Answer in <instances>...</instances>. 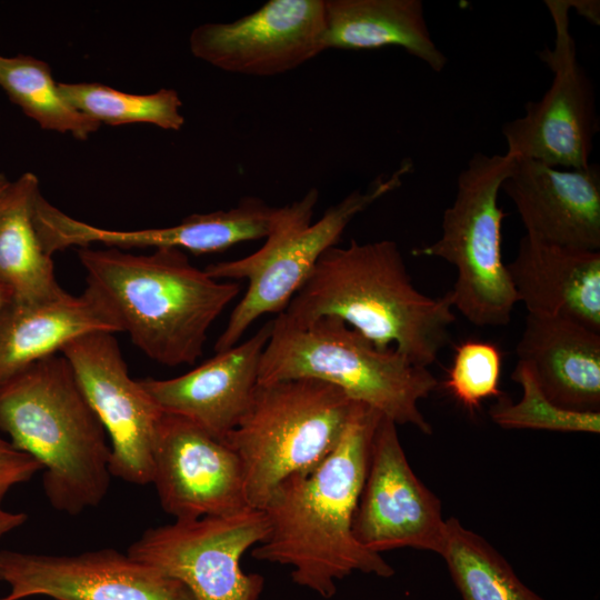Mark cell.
<instances>
[{"instance_id":"obj_1","label":"cell","mask_w":600,"mask_h":600,"mask_svg":"<svg viewBox=\"0 0 600 600\" xmlns=\"http://www.w3.org/2000/svg\"><path fill=\"white\" fill-rule=\"evenodd\" d=\"M381 417L357 401L336 448L311 471L282 482L261 509L269 531L251 556L291 567L292 581L323 599L332 598L337 581L354 571L380 578L394 574L382 556L363 548L352 531Z\"/></svg>"},{"instance_id":"obj_2","label":"cell","mask_w":600,"mask_h":600,"mask_svg":"<svg viewBox=\"0 0 600 600\" xmlns=\"http://www.w3.org/2000/svg\"><path fill=\"white\" fill-rule=\"evenodd\" d=\"M449 291L429 297L412 283L394 241L360 243L326 250L278 318L301 327L331 316L372 341L396 348L413 364L437 362L456 321Z\"/></svg>"},{"instance_id":"obj_3","label":"cell","mask_w":600,"mask_h":600,"mask_svg":"<svg viewBox=\"0 0 600 600\" xmlns=\"http://www.w3.org/2000/svg\"><path fill=\"white\" fill-rule=\"evenodd\" d=\"M87 287L111 310L121 332L163 366L193 364L208 331L241 284L194 267L184 251L133 254L117 248H80Z\"/></svg>"},{"instance_id":"obj_4","label":"cell","mask_w":600,"mask_h":600,"mask_svg":"<svg viewBox=\"0 0 600 600\" xmlns=\"http://www.w3.org/2000/svg\"><path fill=\"white\" fill-rule=\"evenodd\" d=\"M0 430L41 464L43 491L54 510L78 516L107 496L108 434L61 353L0 384Z\"/></svg>"},{"instance_id":"obj_5","label":"cell","mask_w":600,"mask_h":600,"mask_svg":"<svg viewBox=\"0 0 600 600\" xmlns=\"http://www.w3.org/2000/svg\"><path fill=\"white\" fill-rule=\"evenodd\" d=\"M294 378L330 383L397 426L432 433L419 402L438 388L437 378L396 348H378L337 317H320L301 327L278 317L272 320L258 383Z\"/></svg>"},{"instance_id":"obj_6","label":"cell","mask_w":600,"mask_h":600,"mask_svg":"<svg viewBox=\"0 0 600 600\" xmlns=\"http://www.w3.org/2000/svg\"><path fill=\"white\" fill-rule=\"evenodd\" d=\"M356 402L312 378L258 383L223 440L240 459L249 507L261 510L282 482L321 463L340 441Z\"/></svg>"},{"instance_id":"obj_7","label":"cell","mask_w":600,"mask_h":600,"mask_svg":"<svg viewBox=\"0 0 600 600\" xmlns=\"http://www.w3.org/2000/svg\"><path fill=\"white\" fill-rule=\"evenodd\" d=\"M407 160L390 176H379L366 191L354 190L312 221L319 191L310 189L284 206L283 216L256 252L206 267L218 280H247L248 287L214 343L221 352L237 343L261 316L280 313L307 280L322 253L336 246L349 223L380 198L401 186L411 170Z\"/></svg>"},{"instance_id":"obj_8","label":"cell","mask_w":600,"mask_h":600,"mask_svg":"<svg viewBox=\"0 0 600 600\" xmlns=\"http://www.w3.org/2000/svg\"><path fill=\"white\" fill-rule=\"evenodd\" d=\"M516 160L507 152L476 153L458 176L456 198L443 212L440 237L412 251L456 268L457 280L449 291L452 307L477 327L507 326L519 302L502 260L507 213L498 203L501 184Z\"/></svg>"},{"instance_id":"obj_9","label":"cell","mask_w":600,"mask_h":600,"mask_svg":"<svg viewBox=\"0 0 600 600\" xmlns=\"http://www.w3.org/2000/svg\"><path fill=\"white\" fill-rule=\"evenodd\" d=\"M268 531L264 512L246 508L147 529L127 553L180 581L194 600H258L264 579L246 573L241 558Z\"/></svg>"},{"instance_id":"obj_10","label":"cell","mask_w":600,"mask_h":600,"mask_svg":"<svg viewBox=\"0 0 600 600\" xmlns=\"http://www.w3.org/2000/svg\"><path fill=\"white\" fill-rule=\"evenodd\" d=\"M554 26V43L539 51L552 72L549 89L538 101H529L523 116L502 126L507 153L563 169L590 164L593 139L599 129L592 82L577 57L570 32L569 0H546Z\"/></svg>"},{"instance_id":"obj_11","label":"cell","mask_w":600,"mask_h":600,"mask_svg":"<svg viewBox=\"0 0 600 600\" xmlns=\"http://www.w3.org/2000/svg\"><path fill=\"white\" fill-rule=\"evenodd\" d=\"M60 353L110 440L112 477L151 483L153 449L162 411L133 380L114 333L94 331L67 343Z\"/></svg>"},{"instance_id":"obj_12","label":"cell","mask_w":600,"mask_h":600,"mask_svg":"<svg viewBox=\"0 0 600 600\" xmlns=\"http://www.w3.org/2000/svg\"><path fill=\"white\" fill-rule=\"evenodd\" d=\"M352 531L363 548L378 554L408 547L440 554L443 549L441 502L414 474L397 424L383 416L372 437Z\"/></svg>"},{"instance_id":"obj_13","label":"cell","mask_w":600,"mask_h":600,"mask_svg":"<svg viewBox=\"0 0 600 600\" xmlns=\"http://www.w3.org/2000/svg\"><path fill=\"white\" fill-rule=\"evenodd\" d=\"M324 0H270L230 22H207L189 37L191 53L230 73L272 77L326 51Z\"/></svg>"},{"instance_id":"obj_14","label":"cell","mask_w":600,"mask_h":600,"mask_svg":"<svg viewBox=\"0 0 600 600\" xmlns=\"http://www.w3.org/2000/svg\"><path fill=\"white\" fill-rule=\"evenodd\" d=\"M0 581L13 600H194L180 581L107 548L74 556L0 551Z\"/></svg>"},{"instance_id":"obj_15","label":"cell","mask_w":600,"mask_h":600,"mask_svg":"<svg viewBox=\"0 0 600 600\" xmlns=\"http://www.w3.org/2000/svg\"><path fill=\"white\" fill-rule=\"evenodd\" d=\"M161 508L174 520L228 516L249 507L242 466L223 441L191 421L162 413L152 480Z\"/></svg>"},{"instance_id":"obj_16","label":"cell","mask_w":600,"mask_h":600,"mask_svg":"<svg viewBox=\"0 0 600 600\" xmlns=\"http://www.w3.org/2000/svg\"><path fill=\"white\" fill-rule=\"evenodd\" d=\"M283 207H271L256 197L242 199L228 210L196 213L162 228L113 230L99 228L54 211L46 226L49 248L57 252L99 243L107 248H173L196 254L219 252L244 241L266 239L278 226Z\"/></svg>"},{"instance_id":"obj_17","label":"cell","mask_w":600,"mask_h":600,"mask_svg":"<svg viewBox=\"0 0 600 600\" xmlns=\"http://www.w3.org/2000/svg\"><path fill=\"white\" fill-rule=\"evenodd\" d=\"M501 190L513 202L526 236L547 243L599 251L598 164L563 169L517 159Z\"/></svg>"},{"instance_id":"obj_18","label":"cell","mask_w":600,"mask_h":600,"mask_svg":"<svg viewBox=\"0 0 600 600\" xmlns=\"http://www.w3.org/2000/svg\"><path fill=\"white\" fill-rule=\"evenodd\" d=\"M271 328L272 320L248 340L217 352L182 376L146 378L140 383L162 412L182 417L224 440L251 402Z\"/></svg>"},{"instance_id":"obj_19","label":"cell","mask_w":600,"mask_h":600,"mask_svg":"<svg viewBox=\"0 0 600 600\" xmlns=\"http://www.w3.org/2000/svg\"><path fill=\"white\" fill-rule=\"evenodd\" d=\"M507 269L529 314L577 321L600 332V252L528 236Z\"/></svg>"},{"instance_id":"obj_20","label":"cell","mask_w":600,"mask_h":600,"mask_svg":"<svg viewBox=\"0 0 600 600\" xmlns=\"http://www.w3.org/2000/svg\"><path fill=\"white\" fill-rule=\"evenodd\" d=\"M516 352L557 406L599 411L600 332L570 319L528 313Z\"/></svg>"},{"instance_id":"obj_21","label":"cell","mask_w":600,"mask_h":600,"mask_svg":"<svg viewBox=\"0 0 600 600\" xmlns=\"http://www.w3.org/2000/svg\"><path fill=\"white\" fill-rule=\"evenodd\" d=\"M121 332L107 304L88 287L37 303L10 301L0 310V384L33 362L57 354L83 334Z\"/></svg>"},{"instance_id":"obj_22","label":"cell","mask_w":600,"mask_h":600,"mask_svg":"<svg viewBox=\"0 0 600 600\" xmlns=\"http://www.w3.org/2000/svg\"><path fill=\"white\" fill-rule=\"evenodd\" d=\"M324 49L399 47L434 72L448 62L433 41L420 0H324Z\"/></svg>"},{"instance_id":"obj_23","label":"cell","mask_w":600,"mask_h":600,"mask_svg":"<svg viewBox=\"0 0 600 600\" xmlns=\"http://www.w3.org/2000/svg\"><path fill=\"white\" fill-rule=\"evenodd\" d=\"M40 184L32 172L11 182L0 199V283L12 301L37 303L67 291L59 284L51 256L47 254L33 223Z\"/></svg>"},{"instance_id":"obj_24","label":"cell","mask_w":600,"mask_h":600,"mask_svg":"<svg viewBox=\"0 0 600 600\" xmlns=\"http://www.w3.org/2000/svg\"><path fill=\"white\" fill-rule=\"evenodd\" d=\"M462 600H546L528 588L486 539L451 517L440 553Z\"/></svg>"},{"instance_id":"obj_25","label":"cell","mask_w":600,"mask_h":600,"mask_svg":"<svg viewBox=\"0 0 600 600\" xmlns=\"http://www.w3.org/2000/svg\"><path fill=\"white\" fill-rule=\"evenodd\" d=\"M0 88L43 130L86 140L101 126L62 97L50 66L32 56L0 54Z\"/></svg>"},{"instance_id":"obj_26","label":"cell","mask_w":600,"mask_h":600,"mask_svg":"<svg viewBox=\"0 0 600 600\" xmlns=\"http://www.w3.org/2000/svg\"><path fill=\"white\" fill-rule=\"evenodd\" d=\"M62 97L78 111L100 124L148 123L163 130L184 124L182 100L173 89L153 93H128L98 82H58Z\"/></svg>"},{"instance_id":"obj_27","label":"cell","mask_w":600,"mask_h":600,"mask_svg":"<svg viewBox=\"0 0 600 600\" xmlns=\"http://www.w3.org/2000/svg\"><path fill=\"white\" fill-rule=\"evenodd\" d=\"M511 378L522 389L518 402L499 397L490 408L492 421L504 429H533L556 432H600V411L566 409L541 390L528 364L518 361Z\"/></svg>"},{"instance_id":"obj_28","label":"cell","mask_w":600,"mask_h":600,"mask_svg":"<svg viewBox=\"0 0 600 600\" xmlns=\"http://www.w3.org/2000/svg\"><path fill=\"white\" fill-rule=\"evenodd\" d=\"M502 356L492 342L468 340L456 347L446 388L470 412L491 397L499 398Z\"/></svg>"},{"instance_id":"obj_29","label":"cell","mask_w":600,"mask_h":600,"mask_svg":"<svg viewBox=\"0 0 600 600\" xmlns=\"http://www.w3.org/2000/svg\"><path fill=\"white\" fill-rule=\"evenodd\" d=\"M39 471L42 467L38 461L0 437V508L11 488L29 481Z\"/></svg>"},{"instance_id":"obj_30","label":"cell","mask_w":600,"mask_h":600,"mask_svg":"<svg viewBox=\"0 0 600 600\" xmlns=\"http://www.w3.org/2000/svg\"><path fill=\"white\" fill-rule=\"evenodd\" d=\"M571 9L594 24L600 22L599 1L594 0H569Z\"/></svg>"},{"instance_id":"obj_31","label":"cell","mask_w":600,"mask_h":600,"mask_svg":"<svg viewBox=\"0 0 600 600\" xmlns=\"http://www.w3.org/2000/svg\"><path fill=\"white\" fill-rule=\"evenodd\" d=\"M27 519L24 512H11L0 508V537L21 527Z\"/></svg>"},{"instance_id":"obj_32","label":"cell","mask_w":600,"mask_h":600,"mask_svg":"<svg viewBox=\"0 0 600 600\" xmlns=\"http://www.w3.org/2000/svg\"><path fill=\"white\" fill-rule=\"evenodd\" d=\"M12 300L11 292L0 283V310Z\"/></svg>"},{"instance_id":"obj_33","label":"cell","mask_w":600,"mask_h":600,"mask_svg":"<svg viewBox=\"0 0 600 600\" xmlns=\"http://www.w3.org/2000/svg\"><path fill=\"white\" fill-rule=\"evenodd\" d=\"M10 183L11 181H9L8 178L3 173H0V199L7 191Z\"/></svg>"},{"instance_id":"obj_34","label":"cell","mask_w":600,"mask_h":600,"mask_svg":"<svg viewBox=\"0 0 600 600\" xmlns=\"http://www.w3.org/2000/svg\"><path fill=\"white\" fill-rule=\"evenodd\" d=\"M0 600H13V599H11L10 597L6 596V597L0 598Z\"/></svg>"}]
</instances>
